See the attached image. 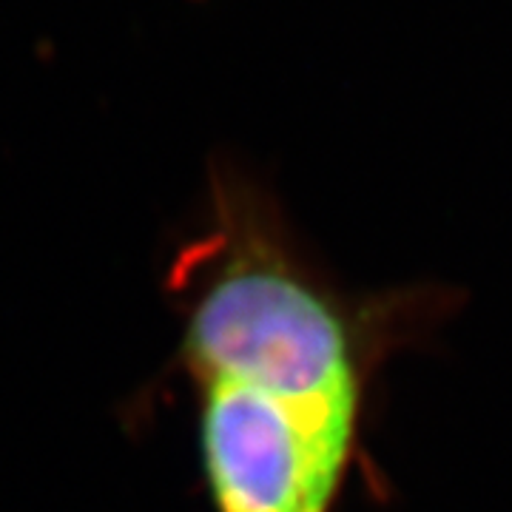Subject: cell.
Returning a JSON list of instances; mask_svg holds the SVG:
<instances>
[{
    "mask_svg": "<svg viewBox=\"0 0 512 512\" xmlns=\"http://www.w3.org/2000/svg\"><path fill=\"white\" fill-rule=\"evenodd\" d=\"M197 382H237L356 421L348 336L322 296L259 248H237L197 293L183 342Z\"/></svg>",
    "mask_w": 512,
    "mask_h": 512,
    "instance_id": "6da1fadb",
    "label": "cell"
},
{
    "mask_svg": "<svg viewBox=\"0 0 512 512\" xmlns=\"http://www.w3.org/2000/svg\"><path fill=\"white\" fill-rule=\"evenodd\" d=\"M200 387L202 458L220 512H328L356 421L248 384Z\"/></svg>",
    "mask_w": 512,
    "mask_h": 512,
    "instance_id": "7a4b0ae2",
    "label": "cell"
}]
</instances>
